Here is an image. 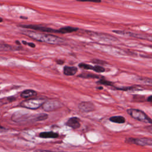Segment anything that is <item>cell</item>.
<instances>
[{"mask_svg": "<svg viewBox=\"0 0 152 152\" xmlns=\"http://www.w3.org/2000/svg\"><path fill=\"white\" fill-rule=\"evenodd\" d=\"M21 33L31 38L32 39L37 41L38 42L46 43L52 45H59L64 42V40L62 38L56 36L55 35L48 33H41L36 31L30 30H21Z\"/></svg>", "mask_w": 152, "mask_h": 152, "instance_id": "cell-1", "label": "cell"}, {"mask_svg": "<svg viewBox=\"0 0 152 152\" xmlns=\"http://www.w3.org/2000/svg\"><path fill=\"white\" fill-rule=\"evenodd\" d=\"M128 115H130L134 119L144 123L152 125V119L143 111L137 109H128L127 110Z\"/></svg>", "mask_w": 152, "mask_h": 152, "instance_id": "cell-2", "label": "cell"}, {"mask_svg": "<svg viewBox=\"0 0 152 152\" xmlns=\"http://www.w3.org/2000/svg\"><path fill=\"white\" fill-rule=\"evenodd\" d=\"M45 101L42 99H30L21 103L20 105L30 109H36L42 107Z\"/></svg>", "mask_w": 152, "mask_h": 152, "instance_id": "cell-3", "label": "cell"}, {"mask_svg": "<svg viewBox=\"0 0 152 152\" xmlns=\"http://www.w3.org/2000/svg\"><path fill=\"white\" fill-rule=\"evenodd\" d=\"M125 143L130 144H136L141 146H152V139L148 138H128Z\"/></svg>", "mask_w": 152, "mask_h": 152, "instance_id": "cell-4", "label": "cell"}, {"mask_svg": "<svg viewBox=\"0 0 152 152\" xmlns=\"http://www.w3.org/2000/svg\"><path fill=\"white\" fill-rule=\"evenodd\" d=\"M64 106L63 103L58 100H50L45 102L42 106V109L46 112H51L57 110Z\"/></svg>", "mask_w": 152, "mask_h": 152, "instance_id": "cell-5", "label": "cell"}, {"mask_svg": "<svg viewBox=\"0 0 152 152\" xmlns=\"http://www.w3.org/2000/svg\"><path fill=\"white\" fill-rule=\"evenodd\" d=\"M21 28L24 29H30L36 31H39L43 33H58V30H55L52 28L45 27L39 25H20Z\"/></svg>", "mask_w": 152, "mask_h": 152, "instance_id": "cell-6", "label": "cell"}, {"mask_svg": "<svg viewBox=\"0 0 152 152\" xmlns=\"http://www.w3.org/2000/svg\"><path fill=\"white\" fill-rule=\"evenodd\" d=\"M78 109L83 113H89L95 110V106L91 102H83L78 105Z\"/></svg>", "mask_w": 152, "mask_h": 152, "instance_id": "cell-7", "label": "cell"}, {"mask_svg": "<svg viewBox=\"0 0 152 152\" xmlns=\"http://www.w3.org/2000/svg\"><path fill=\"white\" fill-rule=\"evenodd\" d=\"M66 125L73 129H77L80 127V120L77 117L70 118L66 122Z\"/></svg>", "mask_w": 152, "mask_h": 152, "instance_id": "cell-8", "label": "cell"}, {"mask_svg": "<svg viewBox=\"0 0 152 152\" xmlns=\"http://www.w3.org/2000/svg\"><path fill=\"white\" fill-rule=\"evenodd\" d=\"M113 33L118 34L120 35H122V36H130V37H134V38H138L140 39H144L143 36H142L141 35L138 34L137 33H134L133 32H128V31H123V30H113Z\"/></svg>", "mask_w": 152, "mask_h": 152, "instance_id": "cell-9", "label": "cell"}, {"mask_svg": "<svg viewBox=\"0 0 152 152\" xmlns=\"http://www.w3.org/2000/svg\"><path fill=\"white\" fill-rule=\"evenodd\" d=\"M78 72V69L76 67L65 66L63 69L64 75L67 76H72L75 75Z\"/></svg>", "mask_w": 152, "mask_h": 152, "instance_id": "cell-10", "label": "cell"}, {"mask_svg": "<svg viewBox=\"0 0 152 152\" xmlns=\"http://www.w3.org/2000/svg\"><path fill=\"white\" fill-rule=\"evenodd\" d=\"M37 95V92L33 90H25L21 93V97L25 99H28L30 98H32L36 96Z\"/></svg>", "mask_w": 152, "mask_h": 152, "instance_id": "cell-11", "label": "cell"}, {"mask_svg": "<svg viewBox=\"0 0 152 152\" xmlns=\"http://www.w3.org/2000/svg\"><path fill=\"white\" fill-rule=\"evenodd\" d=\"M92 36L97 37L99 39H103V40H108V41H116L115 39L116 38H114L111 35L107 34H102V33H93L91 34Z\"/></svg>", "mask_w": 152, "mask_h": 152, "instance_id": "cell-12", "label": "cell"}, {"mask_svg": "<svg viewBox=\"0 0 152 152\" xmlns=\"http://www.w3.org/2000/svg\"><path fill=\"white\" fill-rule=\"evenodd\" d=\"M39 137L43 138H56L59 137V134L54 132H43L41 133L39 135Z\"/></svg>", "mask_w": 152, "mask_h": 152, "instance_id": "cell-13", "label": "cell"}, {"mask_svg": "<svg viewBox=\"0 0 152 152\" xmlns=\"http://www.w3.org/2000/svg\"><path fill=\"white\" fill-rule=\"evenodd\" d=\"M78 30L77 28H74L72 26H65L63 28H61V29L58 30V33H60L62 34H65V33H72L74 32H76Z\"/></svg>", "mask_w": 152, "mask_h": 152, "instance_id": "cell-14", "label": "cell"}, {"mask_svg": "<svg viewBox=\"0 0 152 152\" xmlns=\"http://www.w3.org/2000/svg\"><path fill=\"white\" fill-rule=\"evenodd\" d=\"M20 49V48H19L17 46H11L7 44H0V51H16Z\"/></svg>", "mask_w": 152, "mask_h": 152, "instance_id": "cell-15", "label": "cell"}, {"mask_svg": "<svg viewBox=\"0 0 152 152\" xmlns=\"http://www.w3.org/2000/svg\"><path fill=\"white\" fill-rule=\"evenodd\" d=\"M109 121L117 124H123L125 122V118L122 116H113L109 118Z\"/></svg>", "mask_w": 152, "mask_h": 152, "instance_id": "cell-16", "label": "cell"}, {"mask_svg": "<svg viewBox=\"0 0 152 152\" xmlns=\"http://www.w3.org/2000/svg\"><path fill=\"white\" fill-rule=\"evenodd\" d=\"M48 115L46 113H41L36 115L34 120L37 121H41L48 119Z\"/></svg>", "mask_w": 152, "mask_h": 152, "instance_id": "cell-17", "label": "cell"}, {"mask_svg": "<svg viewBox=\"0 0 152 152\" xmlns=\"http://www.w3.org/2000/svg\"><path fill=\"white\" fill-rule=\"evenodd\" d=\"M79 77H82V78H100L99 76L93 74L91 73H82L79 76Z\"/></svg>", "mask_w": 152, "mask_h": 152, "instance_id": "cell-18", "label": "cell"}, {"mask_svg": "<svg viewBox=\"0 0 152 152\" xmlns=\"http://www.w3.org/2000/svg\"><path fill=\"white\" fill-rule=\"evenodd\" d=\"M93 71H95L96 73H103L105 71V69L100 65H95V66H93Z\"/></svg>", "mask_w": 152, "mask_h": 152, "instance_id": "cell-19", "label": "cell"}, {"mask_svg": "<svg viewBox=\"0 0 152 152\" xmlns=\"http://www.w3.org/2000/svg\"><path fill=\"white\" fill-rule=\"evenodd\" d=\"M79 67L81 68H83L85 69H93V66L89 65V64H87L85 63H80L79 64Z\"/></svg>", "mask_w": 152, "mask_h": 152, "instance_id": "cell-20", "label": "cell"}, {"mask_svg": "<svg viewBox=\"0 0 152 152\" xmlns=\"http://www.w3.org/2000/svg\"><path fill=\"white\" fill-rule=\"evenodd\" d=\"M98 83L100 84V85H106V86H113V83L112 82H111V81H107V80H104V79H101L99 81H98Z\"/></svg>", "mask_w": 152, "mask_h": 152, "instance_id": "cell-21", "label": "cell"}, {"mask_svg": "<svg viewBox=\"0 0 152 152\" xmlns=\"http://www.w3.org/2000/svg\"><path fill=\"white\" fill-rule=\"evenodd\" d=\"M116 89L120 90H124V91H127V90H138V89L137 87H134V86H131V87H118V88H116Z\"/></svg>", "mask_w": 152, "mask_h": 152, "instance_id": "cell-22", "label": "cell"}, {"mask_svg": "<svg viewBox=\"0 0 152 152\" xmlns=\"http://www.w3.org/2000/svg\"><path fill=\"white\" fill-rule=\"evenodd\" d=\"M77 1L80 2H90V3H101L102 0H77Z\"/></svg>", "mask_w": 152, "mask_h": 152, "instance_id": "cell-23", "label": "cell"}, {"mask_svg": "<svg viewBox=\"0 0 152 152\" xmlns=\"http://www.w3.org/2000/svg\"><path fill=\"white\" fill-rule=\"evenodd\" d=\"M92 62L95 64H100V65H104L105 64H107V63L105 61H102V60H93L92 61Z\"/></svg>", "mask_w": 152, "mask_h": 152, "instance_id": "cell-24", "label": "cell"}, {"mask_svg": "<svg viewBox=\"0 0 152 152\" xmlns=\"http://www.w3.org/2000/svg\"><path fill=\"white\" fill-rule=\"evenodd\" d=\"M22 43L23 44H25V45H28V46H30L31 48H35V46H36V45H35V44H34L33 43H31V42H27L26 41H22Z\"/></svg>", "mask_w": 152, "mask_h": 152, "instance_id": "cell-25", "label": "cell"}, {"mask_svg": "<svg viewBox=\"0 0 152 152\" xmlns=\"http://www.w3.org/2000/svg\"><path fill=\"white\" fill-rule=\"evenodd\" d=\"M143 80V81L144 83L150 85L151 86H152V79H149V78H146L144 80Z\"/></svg>", "mask_w": 152, "mask_h": 152, "instance_id": "cell-26", "label": "cell"}, {"mask_svg": "<svg viewBox=\"0 0 152 152\" xmlns=\"http://www.w3.org/2000/svg\"><path fill=\"white\" fill-rule=\"evenodd\" d=\"M33 152H54V151H51L49 150H34Z\"/></svg>", "mask_w": 152, "mask_h": 152, "instance_id": "cell-27", "label": "cell"}, {"mask_svg": "<svg viewBox=\"0 0 152 152\" xmlns=\"http://www.w3.org/2000/svg\"><path fill=\"white\" fill-rule=\"evenodd\" d=\"M6 131V129L5 128L1 126V125H0V132H4V131Z\"/></svg>", "mask_w": 152, "mask_h": 152, "instance_id": "cell-28", "label": "cell"}, {"mask_svg": "<svg viewBox=\"0 0 152 152\" xmlns=\"http://www.w3.org/2000/svg\"><path fill=\"white\" fill-rule=\"evenodd\" d=\"M56 63L58 64H60V65H62V64H63L64 63V61H63V60H58L57 61H56Z\"/></svg>", "mask_w": 152, "mask_h": 152, "instance_id": "cell-29", "label": "cell"}, {"mask_svg": "<svg viewBox=\"0 0 152 152\" xmlns=\"http://www.w3.org/2000/svg\"><path fill=\"white\" fill-rule=\"evenodd\" d=\"M147 102H152V95H151V96H150L147 99Z\"/></svg>", "mask_w": 152, "mask_h": 152, "instance_id": "cell-30", "label": "cell"}, {"mask_svg": "<svg viewBox=\"0 0 152 152\" xmlns=\"http://www.w3.org/2000/svg\"><path fill=\"white\" fill-rule=\"evenodd\" d=\"M148 130H149V131L151 134H152V127L149 128H148Z\"/></svg>", "mask_w": 152, "mask_h": 152, "instance_id": "cell-31", "label": "cell"}, {"mask_svg": "<svg viewBox=\"0 0 152 152\" xmlns=\"http://www.w3.org/2000/svg\"><path fill=\"white\" fill-rule=\"evenodd\" d=\"M20 18H21V19H25V20L28 19V17H23V16H21Z\"/></svg>", "mask_w": 152, "mask_h": 152, "instance_id": "cell-32", "label": "cell"}, {"mask_svg": "<svg viewBox=\"0 0 152 152\" xmlns=\"http://www.w3.org/2000/svg\"><path fill=\"white\" fill-rule=\"evenodd\" d=\"M3 18L0 17V23H1V22H3Z\"/></svg>", "mask_w": 152, "mask_h": 152, "instance_id": "cell-33", "label": "cell"}]
</instances>
